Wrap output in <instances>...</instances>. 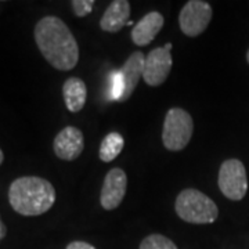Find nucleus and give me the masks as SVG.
<instances>
[{"label":"nucleus","instance_id":"8","mask_svg":"<svg viewBox=\"0 0 249 249\" xmlns=\"http://www.w3.org/2000/svg\"><path fill=\"white\" fill-rule=\"evenodd\" d=\"M127 187V176L121 168H114L108 172L103 183L100 204L106 211H114L124 201Z\"/></svg>","mask_w":249,"mask_h":249},{"label":"nucleus","instance_id":"7","mask_svg":"<svg viewBox=\"0 0 249 249\" xmlns=\"http://www.w3.org/2000/svg\"><path fill=\"white\" fill-rule=\"evenodd\" d=\"M172 62H173L172 54L165 47H157L151 50L144 61V71H142L144 82L152 88H157L165 83L172 70Z\"/></svg>","mask_w":249,"mask_h":249},{"label":"nucleus","instance_id":"20","mask_svg":"<svg viewBox=\"0 0 249 249\" xmlns=\"http://www.w3.org/2000/svg\"><path fill=\"white\" fill-rule=\"evenodd\" d=\"M163 47H165V49H166V50H172V47H173V45H172V43H166V45L163 46Z\"/></svg>","mask_w":249,"mask_h":249},{"label":"nucleus","instance_id":"21","mask_svg":"<svg viewBox=\"0 0 249 249\" xmlns=\"http://www.w3.org/2000/svg\"><path fill=\"white\" fill-rule=\"evenodd\" d=\"M3 160H4V155H3V151L0 150V165L3 163Z\"/></svg>","mask_w":249,"mask_h":249},{"label":"nucleus","instance_id":"13","mask_svg":"<svg viewBox=\"0 0 249 249\" xmlns=\"http://www.w3.org/2000/svg\"><path fill=\"white\" fill-rule=\"evenodd\" d=\"M62 97L65 107L71 112H79L83 109L88 98V88L86 83L76 76H72L64 82L62 85Z\"/></svg>","mask_w":249,"mask_h":249},{"label":"nucleus","instance_id":"16","mask_svg":"<svg viewBox=\"0 0 249 249\" xmlns=\"http://www.w3.org/2000/svg\"><path fill=\"white\" fill-rule=\"evenodd\" d=\"M71 6L76 17H86L91 13L94 1L93 0H72Z\"/></svg>","mask_w":249,"mask_h":249},{"label":"nucleus","instance_id":"1","mask_svg":"<svg viewBox=\"0 0 249 249\" xmlns=\"http://www.w3.org/2000/svg\"><path fill=\"white\" fill-rule=\"evenodd\" d=\"M35 42L42 55L58 71H71L79 61L75 36L61 18L47 16L36 24Z\"/></svg>","mask_w":249,"mask_h":249},{"label":"nucleus","instance_id":"5","mask_svg":"<svg viewBox=\"0 0 249 249\" xmlns=\"http://www.w3.org/2000/svg\"><path fill=\"white\" fill-rule=\"evenodd\" d=\"M217 184L226 198L241 201L248 191V178L244 163L240 160H224L219 170Z\"/></svg>","mask_w":249,"mask_h":249},{"label":"nucleus","instance_id":"18","mask_svg":"<svg viewBox=\"0 0 249 249\" xmlns=\"http://www.w3.org/2000/svg\"><path fill=\"white\" fill-rule=\"evenodd\" d=\"M67 249H96L93 245H90L89 242L85 241H73L71 244H68Z\"/></svg>","mask_w":249,"mask_h":249},{"label":"nucleus","instance_id":"14","mask_svg":"<svg viewBox=\"0 0 249 249\" xmlns=\"http://www.w3.org/2000/svg\"><path fill=\"white\" fill-rule=\"evenodd\" d=\"M124 147V136L118 132L107 134L100 145V160L104 162L114 160L122 152Z\"/></svg>","mask_w":249,"mask_h":249},{"label":"nucleus","instance_id":"10","mask_svg":"<svg viewBox=\"0 0 249 249\" xmlns=\"http://www.w3.org/2000/svg\"><path fill=\"white\" fill-rule=\"evenodd\" d=\"M163 16L158 11H151L132 28V40L136 46H147L155 39L163 27Z\"/></svg>","mask_w":249,"mask_h":249},{"label":"nucleus","instance_id":"6","mask_svg":"<svg viewBox=\"0 0 249 249\" xmlns=\"http://www.w3.org/2000/svg\"><path fill=\"white\" fill-rule=\"evenodd\" d=\"M212 6L204 0H190L184 4L178 16L181 32L188 37L199 36L212 21Z\"/></svg>","mask_w":249,"mask_h":249},{"label":"nucleus","instance_id":"3","mask_svg":"<svg viewBox=\"0 0 249 249\" xmlns=\"http://www.w3.org/2000/svg\"><path fill=\"white\" fill-rule=\"evenodd\" d=\"M175 211L181 220L191 224H211L219 216L217 205L196 188H186L178 194Z\"/></svg>","mask_w":249,"mask_h":249},{"label":"nucleus","instance_id":"2","mask_svg":"<svg viewBox=\"0 0 249 249\" xmlns=\"http://www.w3.org/2000/svg\"><path fill=\"white\" fill-rule=\"evenodd\" d=\"M11 208L22 216L46 213L55 202V190L46 178L24 176L16 178L9 188Z\"/></svg>","mask_w":249,"mask_h":249},{"label":"nucleus","instance_id":"12","mask_svg":"<svg viewBox=\"0 0 249 249\" xmlns=\"http://www.w3.org/2000/svg\"><path fill=\"white\" fill-rule=\"evenodd\" d=\"M130 17V3L127 0H115L104 11L100 28L106 32L115 34L129 22Z\"/></svg>","mask_w":249,"mask_h":249},{"label":"nucleus","instance_id":"17","mask_svg":"<svg viewBox=\"0 0 249 249\" xmlns=\"http://www.w3.org/2000/svg\"><path fill=\"white\" fill-rule=\"evenodd\" d=\"M124 79L121 72H118L114 75V89H112V97L116 100H121L122 94H124Z\"/></svg>","mask_w":249,"mask_h":249},{"label":"nucleus","instance_id":"4","mask_svg":"<svg viewBox=\"0 0 249 249\" xmlns=\"http://www.w3.org/2000/svg\"><path fill=\"white\" fill-rule=\"evenodd\" d=\"M194 132L191 115L183 108H170L166 112L162 129V142L169 151H181L190 142Z\"/></svg>","mask_w":249,"mask_h":249},{"label":"nucleus","instance_id":"19","mask_svg":"<svg viewBox=\"0 0 249 249\" xmlns=\"http://www.w3.org/2000/svg\"><path fill=\"white\" fill-rule=\"evenodd\" d=\"M6 234H7V227H6V224L3 223L1 217H0V241L6 237Z\"/></svg>","mask_w":249,"mask_h":249},{"label":"nucleus","instance_id":"22","mask_svg":"<svg viewBox=\"0 0 249 249\" xmlns=\"http://www.w3.org/2000/svg\"><path fill=\"white\" fill-rule=\"evenodd\" d=\"M247 61H248L249 64V50H248V53H247Z\"/></svg>","mask_w":249,"mask_h":249},{"label":"nucleus","instance_id":"9","mask_svg":"<svg viewBox=\"0 0 249 249\" xmlns=\"http://www.w3.org/2000/svg\"><path fill=\"white\" fill-rule=\"evenodd\" d=\"M54 154L62 160H75L85 148V137L78 127L67 126L55 136Z\"/></svg>","mask_w":249,"mask_h":249},{"label":"nucleus","instance_id":"11","mask_svg":"<svg viewBox=\"0 0 249 249\" xmlns=\"http://www.w3.org/2000/svg\"><path fill=\"white\" fill-rule=\"evenodd\" d=\"M144 61L145 57L142 52H134L129 55V58L124 64L121 75L124 79V94L119 101H126L127 98L133 94V91L139 85V80L142 78V71H144Z\"/></svg>","mask_w":249,"mask_h":249},{"label":"nucleus","instance_id":"15","mask_svg":"<svg viewBox=\"0 0 249 249\" xmlns=\"http://www.w3.org/2000/svg\"><path fill=\"white\" fill-rule=\"evenodd\" d=\"M140 249H178L175 242L165 235L151 234L145 237L140 244Z\"/></svg>","mask_w":249,"mask_h":249}]
</instances>
